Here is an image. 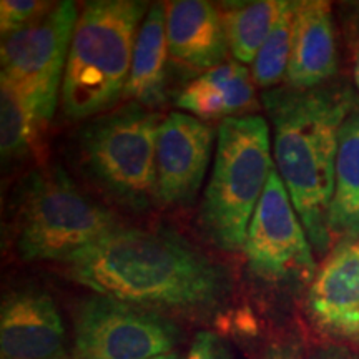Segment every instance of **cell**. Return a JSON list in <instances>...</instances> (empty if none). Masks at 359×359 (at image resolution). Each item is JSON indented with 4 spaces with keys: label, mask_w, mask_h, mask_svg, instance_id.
Listing matches in <instances>:
<instances>
[{
    "label": "cell",
    "mask_w": 359,
    "mask_h": 359,
    "mask_svg": "<svg viewBox=\"0 0 359 359\" xmlns=\"http://www.w3.org/2000/svg\"><path fill=\"white\" fill-rule=\"evenodd\" d=\"M168 55L190 70L223 65L230 45L218 8L203 0H177L167 7Z\"/></svg>",
    "instance_id": "14"
},
{
    "label": "cell",
    "mask_w": 359,
    "mask_h": 359,
    "mask_svg": "<svg viewBox=\"0 0 359 359\" xmlns=\"http://www.w3.org/2000/svg\"><path fill=\"white\" fill-rule=\"evenodd\" d=\"M354 20H356V29L359 32V4H354Z\"/></svg>",
    "instance_id": "26"
},
{
    "label": "cell",
    "mask_w": 359,
    "mask_h": 359,
    "mask_svg": "<svg viewBox=\"0 0 359 359\" xmlns=\"http://www.w3.org/2000/svg\"><path fill=\"white\" fill-rule=\"evenodd\" d=\"M151 359H182V358H180L177 353H168V354H161V356H156Z\"/></svg>",
    "instance_id": "25"
},
{
    "label": "cell",
    "mask_w": 359,
    "mask_h": 359,
    "mask_svg": "<svg viewBox=\"0 0 359 359\" xmlns=\"http://www.w3.org/2000/svg\"><path fill=\"white\" fill-rule=\"evenodd\" d=\"M65 327L53 299L43 291H13L0 314L2 359H65Z\"/></svg>",
    "instance_id": "11"
},
{
    "label": "cell",
    "mask_w": 359,
    "mask_h": 359,
    "mask_svg": "<svg viewBox=\"0 0 359 359\" xmlns=\"http://www.w3.org/2000/svg\"><path fill=\"white\" fill-rule=\"evenodd\" d=\"M187 359H235L226 343L218 334L201 331L195 336Z\"/></svg>",
    "instance_id": "22"
},
{
    "label": "cell",
    "mask_w": 359,
    "mask_h": 359,
    "mask_svg": "<svg viewBox=\"0 0 359 359\" xmlns=\"http://www.w3.org/2000/svg\"><path fill=\"white\" fill-rule=\"evenodd\" d=\"M160 115L138 103L92 120L79 135L83 170L125 208L145 212L158 205L156 137Z\"/></svg>",
    "instance_id": "5"
},
{
    "label": "cell",
    "mask_w": 359,
    "mask_h": 359,
    "mask_svg": "<svg viewBox=\"0 0 359 359\" xmlns=\"http://www.w3.org/2000/svg\"><path fill=\"white\" fill-rule=\"evenodd\" d=\"M167 11L156 4L148 8L135 42L125 98L154 110L165 100L167 82Z\"/></svg>",
    "instance_id": "15"
},
{
    "label": "cell",
    "mask_w": 359,
    "mask_h": 359,
    "mask_svg": "<svg viewBox=\"0 0 359 359\" xmlns=\"http://www.w3.org/2000/svg\"><path fill=\"white\" fill-rule=\"evenodd\" d=\"M354 80H356V85L359 88V48L356 52V60H354Z\"/></svg>",
    "instance_id": "24"
},
{
    "label": "cell",
    "mask_w": 359,
    "mask_h": 359,
    "mask_svg": "<svg viewBox=\"0 0 359 359\" xmlns=\"http://www.w3.org/2000/svg\"><path fill=\"white\" fill-rule=\"evenodd\" d=\"M255 103L250 72L238 62L223 64L201 74L177 98L182 110L200 120L230 118Z\"/></svg>",
    "instance_id": "16"
},
{
    "label": "cell",
    "mask_w": 359,
    "mask_h": 359,
    "mask_svg": "<svg viewBox=\"0 0 359 359\" xmlns=\"http://www.w3.org/2000/svg\"><path fill=\"white\" fill-rule=\"evenodd\" d=\"M43 125L11 85L0 82V151L4 160L24 156Z\"/></svg>",
    "instance_id": "19"
},
{
    "label": "cell",
    "mask_w": 359,
    "mask_h": 359,
    "mask_svg": "<svg viewBox=\"0 0 359 359\" xmlns=\"http://www.w3.org/2000/svg\"><path fill=\"white\" fill-rule=\"evenodd\" d=\"M338 72V45L331 7L321 0L294 2L293 37L286 82L290 88H316Z\"/></svg>",
    "instance_id": "13"
},
{
    "label": "cell",
    "mask_w": 359,
    "mask_h": 359,
    "mask_svg": "<svg viewBox=\"0 0 359 359\" xmlns=\"http://www.w3.org/2000/svg\"><path fill=\"white\" fill-rule=\"evenodd\" d=\"M147 4L97 0L79 13L64 83L62 109L72 120L110 110L125 95L135 42Z\"/></svg>",
    "instance_id": "3"
},
{
    "label": "cell",
    "mask_w": 359,
    "mask_h": 359,
    "mask_svg": "<svg viewBox=\"0 0 359 359\" xmlns=\"http://www.w3.org/2000/svg\"><path fill=\"white\" fill-rule=\"evenodd\" d=\"M294 2H283L276 24L273 25L268 39L259 48L253 62V82L259 87H273L286 79L291 55V37H293Z\"/></svg>",
    "instance_id": "20"
},
{
    "label": "cell",
    "mask_w": 359,
    "mask_h": 359,
    "mask_svg": "<svg viewBox=\"0 0 359 359\" xmlns=\"http://www.w3.org/2000/svg\"><path fill=\"white\" fill-rule=\"evenodd\" d=\"M52 4L39 0H2L0 4V32L7 39L27 29L52 11Z\"/></svg>",
    "instance_id": "21"
},
{
    "label": "cell",
    "mask_w": 359,
    "mask_h": 359,
    "mask_svg": "<svg viewBox=\"0 0 359 359\" xmlns=\"http://www.w3.org/2000/svg\"><path fill=\"white\" fill-rule=\"evenodd\" d=\"M118 228L114 213L62 168L39 172L22 188L15 248L25 262H62Z\"/></svg>",
    "instance_id": "6"
},
{
    "label": "cell",
    "mask_w": 359,
    "mask_h": 359,
    "mask_svg": "<svg viewBox=\"0 0 359 359\" xmlns=\"http://www.w3.org/2000/svg\"><path fill=\"white\" fill-rule=\"evenodd\" d=\"M79 13L69 0L55 4L39 22L4 39L0 48V82L19 93L42 125L55 115Z\"/></svg>",
    "instance_id": "7"
},
{
    "label": "cell",
    "mask_w": 359,
    "mask_h": 359,
    "mask_svg": "<svg viewBox=\"0 0 359 359\" xmlns=\"http://www.w3.org/2000/svg\"><path fill=\"white\" fill-rule=\"evenodd\" d=\"M273 168L266 120L259 115L223 118L200 208L201 231L213 245L224 251L245 248L251 217Z\"/></svg>",
    "instance_id": "4"
},
{
    "label": "cell",
    "mask_w": 359,
    "mask_h": 359,
    "mask_svg": "<svg viewBox=\"0 0 359 359\" xmlns=\"http://www.w3.org/2000/svg\"><path fill=\"white\" fill-rule=\"evenodd\" d=\"M263 359H299V351L293 344H280L269 349Z\"/></svg>",
    "instance_id": "23"
},
{
    "label": "cell",
    "mask_w": 359,
    "mask_h": 359,
    "mask_svg": "<svg viewBox=\"0 0 359 359\" xmlns=\"http://www.w3.org/2000/svg\"><path fill=\"white\" fill-rule=\"evenodd\" d=\"M273 123V155L296 213L320 253L330 248L339 132L353 114L348 88H278L263 95Z\"/></svg>",
    "instance_id": "2"
},
{
    "label": "cell",
    "mask_w": 359,
    "mask_h": 359,
    "mask_svg": "<svg viewBox=\"0 0 359 359\" xmlns=\"http://www.w3.org/2000/svg\"><path fill=\"white\" fill-rule=\"evenodd\" d=\"M313 246L276 167L251 217L245 255L255 275L269 281L309 276Z\"/></svg>",
    "instance_id": "9"
},
{
    "label": "cell",
    "mask_w": 359,
    "mask_h": 359,
    "mask_svg": "<svg viewBox=\"0 0 359 359\" xmlns=\"http://www.w3.org/2000/svg\"><path fill=\"white\" fill-rule=\"evenodd\" d=\"M308 303L325 333L359 339V238L339 241L327 255L309 288Z\"/></svg>",
    "instance_id": "12"
},
{
    "label": "cell",
    "mask_w": 359,
    "mask_h": 359,
    "mask_svg": "<svg viewBox=\"0 0 359 359\" xmlns=\"http://www.w3.org/2000/svg\"><path fill=\"white\" fill-rule=\"evenodd\" d=\"M283 7V0L226 4L223 25L231 55L238 64H253Z\"/></svg>",
    "instance_id": "18"
},
{
    "label": "cell",
    "mask_w": 359,
    "mask_h": 359,
    "mask_svg": "<svg viewBox=\"0 0 359 359\" xmlns=\"http://www.w3.org/2000/svg\"><path fill=\"white\" fill-rule=\"evenodd\" d=\"M213 128L203 120L173 111L156 137L160 205H188L203 183L213 147Z\"/></svg>",
    "instance_id": "10"
},
{
    "label": "cell",
    "mask_w": 359,
    "mask_h": 359,
    "mask_svg": "<svg viewBox=\"0 0 359 359\" xmlns=\"http://www.w3.org/2000/svg\"><path fill=\"white\" fill-rule=\"evenodd\" d=\"M72 280L97 294L150 311H205L226 283L222 268L165 230L116 228L64 262Z\"/></svg>",
    "instance_id": "1"
},
{
    "label": "cell",
    "mask_w": 359,
    "mask_h": 359,
    "mask_svg": "<svg viewBox=\"0 0 359 359\" xmlns=\"http://www.w3.org/2000/svg\"><path fill=\"white\" fill-rule=\"evenodd\" d=\"M327 222L331 236L341 241L359 238V111H353L341 127Z\"/></svg>",
    "instance_id": "17"
},
{
    "label": "cell",
    "mask_w": 359,
    "mask_h": 359,
    "mask_svg": "<svg viewBox=\"0 0 359 359\" xmlns=\"http://www.w3.org/2000/svg\"><path fill=\"white\" fill-rule=\"evenodd\" d=\"M178 331L150 309L92 296L75 318V354L79 359H151L173 353Z\"/></svg>",
    "instance_id": "8"
}]
</instances>
